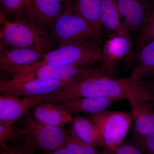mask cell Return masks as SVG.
<instances>
[{"instance_id":"cell-9","label":"cell","mask_w":154,"mask_h":154,"mask_svg":"<svg viewBox=\"0 0 154 154\" xmlns=\"http://www.w3.org/2000/svg\"><path fill=\"white\" fill-rule=\"evenodd\" d=\"M45 54L28 48H9L0 49V69L12 79L37 63Z\"/></svg>"},{"instance_id":"cell-23","label":"cell","mask_w":154,"mask_h":154,"mask_svg":"<svg viewBox=\"0 0 154 154\" xmlns=\"http://www.w3.org/2000/svg\"><path fill=\"white\" fill-rule=\"evenodd\" d=\"M22 140V136L19 127L13 125H0V147L5 148L10 146L9 144L15 145L17 142Z\"/></svg>"},{"instance_id":"cell-4","label":"cell","mask_w":154,"mask_h":154,"mask_svg":"<svg viewBox=\"0 0 154 154\" xmlns=\"http://www.w3.org/2000/svg\"><path fill=\"white\" fill-rule=\"evenodd\" d=\"M23 120L19 128L23 145L30 151L38 149L47 153L63 146L68 131L63 128L42 124L29 112L24 115Z\"/></svg>"},{"instance_id":"cell-7","label":"cell","mask_w":154,"mask_h":154,"mask_svg":"<svg viewBox=\"0 0 154 154\" xmlns=\"http://www.w3.org/2000/svg\"><path fill=\"white\" fill-rule=\"evenodd\" d=\"M50 29L53 42L58 47L66 45L99 41L87 23L74 13L63 12Z\"/></svg>"},{"instance_id":"cell-31","label":"cell","mask_w":154,"mask_h":154,"mask_svg":"<svg viewBox=\"0 0 154 154\" xmlns=\"http://www.w3.org/2000/svg\"></svg>"},{"instance_id":"cell-3","label":"cell","mask_w":154,"mask_h":154,"mask_svg":"<svg viewBox=\"0 0 154 154\" xmlns=\"http://www.w3.org/2000/svg\"><path fill=\"white\" fill-rule=\"evenodd\" d=\"M102 62V48L98 42L66 45L45 54L41 60L25 70L22 74L45 65L90 66Z\"/></svg>"},{"instance_id":"cell-27","label":"cell","mask_w":154,"mask_h":154,"mask_svg":"<svg viewBox=\"0 0 154 154\" xmlns=\"http://www.w3.org/2000/svg\"><path fill=\"white\" fill-rule=\"evenodd\" d=\"M0 154H33V153L23 145H13L1 149Z\"/></svg>"},{"instance_id":"cell-1","label":"cell","mask_w":154,"mask_h":154,"mask_svg":"<svg viewBox=\"0 0 154 154\" xmlns=\"http://www.w3.org/2000/svg\"><path fill=\"white\" fill-rule=\"evenodd\" d=\"M78 98H105L119 101L141 100L154 102L146 83L131 77L116 79L109 75L92 77L67 84L45 96V102L59 104Z\"/></svg>"},{"instance_id":"cell-10","label":"cell","mask_w":154,"mask_h":154,"mask_svg":"<svg viewBox=\"0 0 154 154\" xmlns=\"http://www.w3.org/2000/svg\"><path fill=\"white\" fill-rule=\"evenodd\" d=\"M44 96L19 97L9 95L0 96V125H13L31 109L44 102Z\"/></svg>"},{"instance_id":"cell-17","label":"cell","mask_w":154,"mask_h":154,"mask_svg":"<svg viewBox=\"0 0 154 154\" xmlns=\"http://www.w3.org/2000/svg\"><path fill=\"white\" fill-rule=\"evenodd\" d=\"M101 0H72L74 13L87 23L99 41L103 32L100 21Z\"/></svg>"},{"instance_id":"cell-28","label":"cell","mask_w":154,"mask_h":154,"mask_svg":"<svg viewBox=\"0 0 154 154\" xmlns=\"http://www.w3.org/2000/svg\"><path fill=\"white\" fill-rule=\"evenodd\" d=\"M45 154H75L65 147L63 146L52 151L48 152Z\"/></svg>"},{"instance_id":"cell-5","label":"cell","mask_w":154,"mask_h":154,"mask_svg":"<svg viewBox=\"0 0 154 154\" xmlns=\"http://www.w3.org/2000/svg\"><path fill=\"white\" fill-rule=\"evenodd\" d=\"M109 75L104 68L76 65L43 66L33 71L19 75L11 80L24 81L33 79L54 81H81L92 77Z\"/></svg>"},{"instance_id":"cell-11","label":"cell","mask_w":154,"mask_h":154,"mask_svg":"<svg viewBox=\"0 0 154 154\" xmlns=\"http://www.w3.org/2000/svg\"><path fill=\"white\" fill-rule=\"evenodd\" d=\"M65 7L66 0H28L22 17L51 28Z\"/></svg>"},{"instance_id":"cell-29","label":"cell","mask_w":154,"mask_h":154,"mask_svg":"<svg viewBox=\"0 0 154 154\" xmlns=\"http://www.w3.org/2000/svg\"><path fill=\"white\" fill-rule=\"evenodd\" d=\"M64 12L68 13H73L72 0H66V7Z\"/></svg>"},{"instance_id":"cell-8","label":"cell","mask_w":154,"mask_h":154,"mask_svg":"<svg viewBox=\"0 0 154 154\" xmlns=\"http://www.w3.org/2000/svg\"><path fill=\"white\" fill-rule=\"evenodd\" d=\"M72 81L33 79L24 81L1 80L0 93L19 97L45 96L54 93Z\"/></svg>"},{"instance_id":"cell-30","label":"cell","mask_w":154,"mask_h":154,"mask_svg":"<svg viewBox=\"0 0 154 154\" xmlns=\"http://www.w3.org/2000/svg\"><path fill=\"white\" fill-rule=\"evenodd\" d=\"M154 97V80L151 83H146Z\"/></svg>"},{"instance_id":"cell-15","label":"cell","mask_w":154,"mask_h":154,"mask_svg":"<svg viewBox=\"0 0 154 154\" xmlns=\"http://www.w3.org/2000/svg\"><path fill=\"white\" fill-rule=\"evenodd\" d=\"M33 117L42 124L63 128L72 122V114L64 107L57 104L44 102L32 108Z\"/></svg>"},{"instance_id":"cell-13","label":"cell","mask_w":154,"mask_h":154,"mask_svg":"<svg viewBox=\"0 0 154 154\" xmlns=\"http://www.w3.org/2000/svg\"><path fill=\"white\" fill-rule=\"evenodd\" d=\"M132 38L113 34L105 42L102 49V66L110 75L117 65L129 56L132 49Z\"/></svg>"},{"instance_id":"cell-25","label":"cell","mask_w":154,"mask_h":154,"mask_svg":"<svg viewBox=\"0 0 154 154\" xmlns=\"http://www.w3.org/2000/svg\"><path fill=\"white\" fill-rule=\"evenodd\" d=\"M133 144L145 154H154V132L139 137H133Z\"/></svg>"},{"instance_id":"cell-16","label":"cell","mask_w":154,"mask_h":154,"mask_svg":"<svg viewBox=\"0 0 154 154\" xmlns=\"http://www.w3.org/2000/svg\"><path fill=\"white\" fill-rule=\"evenodd\" d=\"M100 17L103 28H106L113 34L132 38L131 33L122 21L117 0H101Z\"/></svg>"},{"instance_id":"cell-24","label":"cell","mask_w":154,"mask_h":154,"mask_svg":"<svg viewBox=\"0 0 154 154\" xmlns=\"http://www.w3.org/2000/svg\"><path fill=\"white\" fill-rule=\"evenodd\" d=\"M28 0H0L1 11L6 17L16 20L22 17Z\"/></svg>"},{"instance_id":"cell-18","label":"cell","mask_w":154,"mask_h":154,"mask_svg":"<svg viewBox=\"0 0 154 154\" xmlns=\"http://www.w3.org/2000/svg\"><path fill=\"white\" fill-rule=\"evenodd\" d=\"M116 99L105 98H78L59 103L73 113H88L90 115L97 114L107 110L115 102Z\"/></svg>"},{"instance_id":"cell-20","label":"cell","mask_w":154,"mask_h":154,"mask_svg":"<svg viewBox=\"0 0 154 154\" xmlns=\"http://www.w3.org/2000/svg\"><path fill=\"white\" fill-rule=\"evenodd\" d=\"M131 78L137 81L154 75V42L146 45L135 54Z\"/></svg>"},{"instance_id":"cell-22","label":"cell","mask_w":154,"mask_h":154,"mask_svg":"<svg viewBox=\"0 0 154 154\" xmlns=\"http://www.w3.org/2000/svg\"><path fill=\"white\" fill-rule=\"evenodd\" d=\"M154 42V8L143 27L138 33L136 40V46L137 50L146 45Z\"/></svg>"},{"instance_id":"cell-19","label":"cell","mask_w":154,"mask_h":154,"mask_svg":"<svg viewBox=\"0 0 154 154\" xmlns=\"http://www.w3.org/2000/svg\"><path fill=\"white\" fill-rule=\"evenodd\" d=\"M71 129L76 137L82 141L97 147L105 148L99 129L89 117L76 116L72 122Z\"/></svg>"},{"instance_id":"cell-14","label":"cell","mask_w":154,"mask_h":154,"mask_svg":"<svg viewBox=\"0 0 154 154\" xmlns=\"http://www.w3.org/2000/svg\"><path fill=\"white\" fill-rule=\"evenodd\" d=\"M132 116L133 137H139L154 132V108L150 101H128Z\"/></svg>"},{"instance_id":"cell-21","label":"cell","mask_w":154,"mask_h":154,"mask_svg":"<svg viewBox=\"0 0 154 154\" xmlns=\"http://www.w3.org/2000/svg\"><path fill=\"white\" fill-rule=\"evenodd\" d=\"M63 146L75 154H102L97 147L82 141L76 137L71 128L68 131Z\"/></svg>"},{"instance_id":"cell-12","label":"cell","mask_w":154,"mask_h":154,"mask_svg":"<svg viewBox=\"0 0 154 154\" xmlns=\"http://www.w3.org/2000/svg\"><path fill=\"white\" fill-rule=\"evenodd\" d=\"M123 23L131 33H138L148 19L153 7L147 0H117Z\"/></svg>"},{"instance_id":"cell-6","label":"cell","mask_w":154,"mask_h":154,"mask_svg":"<svg viewBox=\"0 0 154 154\" xmlns=\"http://www.w3.org/2000/svg\"><path fill=\"white\" fill-rule=\"evenodd\" d=\"M89 118L96 125L102 135L105 148L113 149L123 143L132 125L131 112L107 110Z\"/></svg>"},{"instance_id":"cell-2","label":"cell","mask_w":154,"mask_h":154,"mask_svg":"<svg viewBox=\"0 0 154 154\" xmlns=\"http://www.w3.org/2000/svg\"><path fill=\"white\" fill-rule=\"evenodd\" d=\"M0 49L20 48L34 50L42 54L54 50V43L47 27L21 17L9 21L0 33Z\"/></svg>"},{"instance_id":"cell-26","label":"cell","mask_w":154,"mask_h":154,"mask_svg":"<svg viewBox=\"0 0 154 154\" xmlns=\"http://www.w3.org/2000/svg\"><path fill=\"white\" fill-rule=\"evenodd\" d=\"M102 154H145L133 144L122 143L113 149L104 148Z\"/></svg>"}]
</instances>
